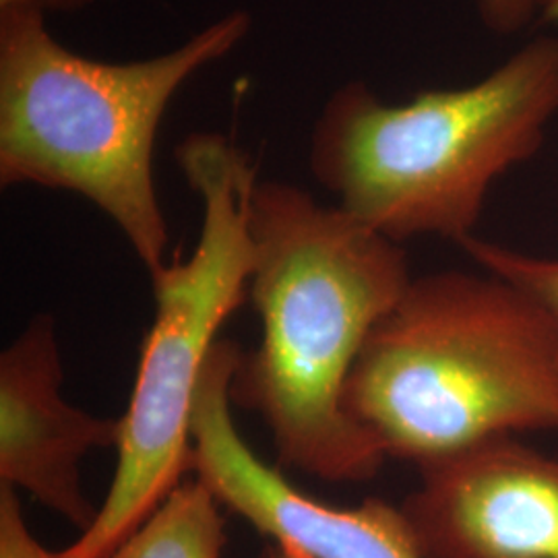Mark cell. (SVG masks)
<instances>
[{"label":"cell","mask_w":558,"mask_h":558,"mask_svg":"<svg viewBox=\"0 0 558 558\" xmlns=\"http://www.w3.org/2000/svg\"><path fill=\"white\" fill-rule=\"evenodd\" d=\"M0 558H59L32 534L17 490L4 484H0Z\"/></svg>","instance_id":"8fae6325"},{"label":"cell","mask_w":558,"mask_h":558,"mask_svg":"<svg viewBox=\"0 0 558 558\" xmlns=\"http://www.w3.org/2000/svg\"><path fill=\"white\" fill-rule=\"evenodd\" d=\"M263 558H304L300 557L299 553H294V550H290V548H283V546H279V544H274V546H269L265 553H263Z\"/></svg>","instance_id":"5bb4252c"},{"label":"cell","mask_w":558,"mask_h":558,"mask_svg":"<svg viewBox=\"0 0 558 558\" xmlns=\"http://www.w3.org/2000/svg\"><path fill=\"white\" fill-rule=\"evenodd\" d=\"M385 458L416 465L519 433H558V323L495 274L412 279L343 387Z\"/></svg>","instance_id":"7a4b0ae2"},{"label":"cell","mask_w":558,"mask_h":558,"mask_svg":"<svg viewBox=\"0 0 558 558\" xmlns=\"http://www.w3.org/2000/svg\"><path fill=\"white\" fill-rule=\"evenodd\" d=\"M96 0H0V9L4 7H25V9H36L41 13L50 11H77Z\"/></svg>","instance_id":"4fadbf2b"},{"label":"cell","mask_w":558,"mask_h":558,"mask_svg":"<svg viewBox=\"0 0 558 558\" xmlns=\"http://www.w3.org/2000/svg\"><path fill=\"white\" fill-rule=\"evenodd\" d=\"M557 112V38L530 41L470 87L405 104L350 81L315 122L311 170L338 207L393 242H461L493 182L538 151Z\"/></svg>","instance_id":"277c9868"},{"label":"cell","mask_w":558,"mask_h":558,"mask_svg":"<svg viewBox=\"0 0 558 558\" xmlns=\"http://www.w3.org/2000/svg\"><path fill=\"white\" fill-rule=\"evenodd\" d=\"M223 548L226 519L220 500L193 476L182 480L104 558H221Z\"/></svg>","instance_id":"9c48e42d"},{"label":"cell","mask_w":558,"mask_h":558,"mask_svg":"<svg viewBox=\"0 0 558 558\" xmlns=\"http://www.w3.org/2000/svg\"><path fill=\"white\" fill-rule=\"evenodd\" d=\"M251 226L248 294L260 341L240 352L232 405L259 414L286 468L333 484L368 482L387 458L341 398L373 327L414 279L405 251L279 180L257 184Z\"/></svg>","instance_id":"6da1fadb"},{"label":"cell","mask_w":558,"mask_h":558,"mask_svg":"<svg viewBox=\"0 0 558 558\" xmlns=\"http://www.w3.org/2000/svg\"><path fill=\"white\" fill-rule=\"evenodd\" d=\"M461 248L488 274L515 283L553 315L558 323V259L532 257L472 234L459 242Z\"/></svg>","instance_id":"30bf717a"},{"label":"cell","mask_w":558,"mask_h":558,"mask_svg":"<svg viewBox=\"0 0 558 558\" xmlns=\"http://www.w3.org/2000/svg\"><path fill=\"white\" fill-rule=\"evenodd\" d=\"M177 161L203 207L193 255L151 274L156 319L141 348L119 463L94 523L59 558H104L191 474V418L223 323L248 296L257 168L220 133H193Z\"/></svg>","instance_id":"5b68a950"},{"label":"cell","mask_w":558,"mask_h":558,"mask_svg":"<svg viewBox=\"0 0 558 558\" xmlns=\"http://www.w3.org/2000/svg\"><path fill=\"white\" fill-rule=\"evenodd\" d=\"M62 380L57 325L38 315L0 356V484L85 532L98 509L85 499L81 463L96 449H119L122 424L71 405Z\"/></svg>","instance_id":"ba28073f"},{"label":"cell","mask_w":558,"mask_h":558,"mask_svg":"<svg viewBox=\"0 0 558 558\" xmlns=\"http://www.w3.org/2000/svg\"><path fill=\"white\" fill-rule=\"evenodd\" d=\"M480 17L495 34H515L544 11L558 20V0H476Z\"/></svg>","instance_id":"7c38bea8"},{"label":"cell","mask_w":558,"mask_h":558,"mask_svg":"<svg viewBox=\"0 0 558 558\" xmlns=\"http://www.w3.org/2000/svg\"><path fill=\"white\" fill-rule=\"evenodd\" d=\"M236 343L223 339L201 379L191 418V474L260 534L304 558H422L401 509L383 499L331 507L267 465L240 437L230 385Z\"/></svg>","instance_id":"8992f818"},{"label":"cell","mask_w":558,"mask_h":558,"mask_svg":"<svg viewBox=\"0 0 558 558\" xmlns=\"http://www.w3.org/2000/svg\"><path fill=\"white\" fill-rule=\"evenodd\" d=\"M418 472L399 509L422 558H558V458L495 437Z\"/></svg>","instance_id":"52a82bcc"},{"label":"cell","mask_w":558,"mask_h":558,"mask_svg":"<svg viewBox=\"0 0 558 558\" xmlns=\"http://www.w3.org/2000/svg\"><path fill=\"white\" fill-rule=\"evenodd\" d=\"M248 29L251 15L234 11L160 57L101 62L54 40L46 13L0 9V184L94 203L151 276L168 246L154 177L161 120L180 87Z\"/></svg>","instance_id":"3957f363"}]
</instances>
